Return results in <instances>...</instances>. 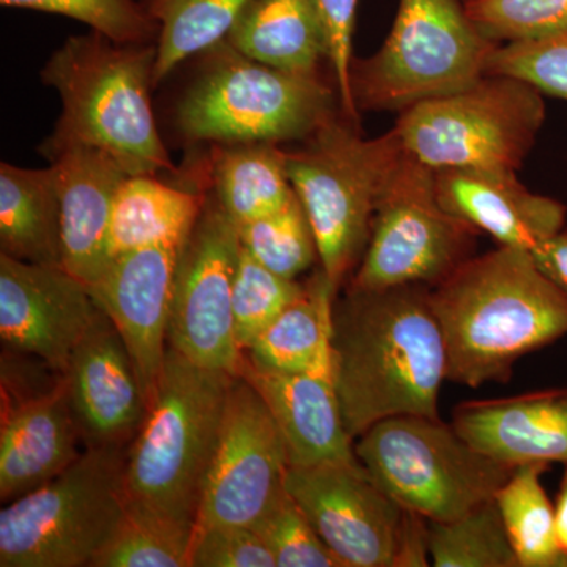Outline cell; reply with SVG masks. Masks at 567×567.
Listing matches in <instances>:
<instances>
[{"mask_svg": "<svg viewBox=\"0 0 567 567\" xmlns=\"http://www.w3.org/2000/svg\"><path fill=\"white\" fill-rule=\"evenodd\" d=\"M240 377L270 410L289 451L290 465L353 458L331 372H279L245 357Z\"/></svg>", "mask_w": 567, "mask_h": 567, "instance_id": "7402d4cb", "label": "cell"}, {"mask_svg": "<svg viewBox=\"0 0 567 567\" xmlns=\"http://www.w3.org/2000/svg\"><path fill=\"white\" fill-rule=\"evenodd\" d=\"M249 0H141L158 22L153 85L158 87L182 62L227 39Z\"/></svg>", "mask_w": 567, "mask_h": 567, "instance_id": "83f0119b", "label": "cell"}, {"mask_svg": "<svg viewBox=\"0 0 567 567\" xmlns=\"http://www.w3.org/2000/svg\"><path fill=\"white\" fill-rule=\"evenodd\" d=\"M431 301L447 380L472 390L506 383L522 357L567 336V297L525 249L470 257L432 287Z\"/></svg>", "mask_w": 567, "mask_h": 567, "instance_id": "7a4b0ae2", "label": "cell"}, {"mask_svg": "<svg viewBox=\"0 0 567 567\" xmlns=\"http://www.w3.org/2000/svg\"><path fill=\"white\" fill-rule=\"evenodd\" d=\"M353 450L377 486L429 522L454 520L491 502L516 470L440 417H388L358 436Z\"/></svg>", "mask_w": 567, "mask_h": 567, "instance_id": "9c48e42d", "label": "cell"}, {"mask_svg": "<svg viewBox=\"0 0 567 567\" xmlns=\"http://www.w3.org/2000/svg\"><path fill=\"white\" fill-rule=\"evenodd\" d=\"M194 527L128 498L125 514L91 567H189Z\"/></svg>", "mask_w": 567, "mask_h": 567, "instance_id": "f546056e", "label": "cell"}, {"mask_svg": "<svg viewBox=\"0 0 567 567\" xmlns=\"http://www.w3.org/2000/svg\"><path fill=\"white\" fill-rule=\"evenodd\" d=\"M464 2H468V0H464Z\"/></svg>", "mask_w": 567, "mask_h": 567, "instance_id": "7bdbcfd3", "label": "cell"}, {"mask_svg": "<svg viewBox=\"0 0 567 567\" xmlns=\"http://www.w3.org/2000/svg\"><path fill=\"white\" fill-rule=\"evenodd\" d=\"M189 567H276L252 527L194 528Z\"/></svg>", "mask_w": 567, "mask_h": 567, "instance_id": "74e56055", "label": "cell"}, {"mask_svg": "<svg viewBox=\"0 0 567 567\" xmlns=\"http://www.w3.org/2000/svg\"><path fill=\"white\" fill-rule=\"evenodd\" d=\"M477 235L440 204L435 171L404 153L380 196L368 246L346 287H435L473 257Z\"/></svg>", "mask_w": 567, "mask_h": 567, "instance_id": "8fae6325", "label": "cell"}, {"mask_svg": "<svg viewBox=\"0 0 567 567\" xmlns=\"http://www.w3.org/2000/svg\"><path fill=\"white\" fill-rule=\"evenodd\" d=\"M466 13L496 44L567 31V0H468Z\"/></svg>", "mask_w": 567, "mask_h": 567, "instance_id": "e575fe53", "label": "cell"}, {"mask_svg": "<svg viewBox=\"0 0 567 567\" xmlns=\"http://www.w3.org/2000/svg\"><path fill=\"white\" fill-rule=\"evenodd\" d=\"M235 377L167 349L147 413L126 450L132 502L194 527Z\"/></svg>", "mask_w": 567, "mask_h": 567, "instance_id": "277c9868", "label": "cell"}, {"mask_svg": "<svg viewBox=\"0 0 567 567\" xmlns=\"http://www.w3.org/2000/svg\"><path fill=\"white\" fill-rule=\"evenodd\" d=\"M360 0H316L328 40V62L341 110L347 117L360 122V112L350 93V66L353 61V32Z\"/></svg>", "mask_w": 567, "mask_h": 567, "instance_id": "f35d334b", "label": "cell"}, {"mask_svg": "<svg viewBox=\"0 0 567 567\" xmlns=\"http://www.w3.org/2000/svg\"><path fill=\"white\" fill-rule=\"evenodd\" d=\"M305 290L306 284L274 274L240 248L233 292L235 336L240 349L245 352Z\"/></svg>", "mask_w": 567, "mask_h": 567, "instance_id": "d6a6232c", "label": "cell"}, {"mask_svg": "<svg viewBox=\"0 0 567 567\" xmlns=\"http://www.w3.org/2000/svg\"><path fill=\"white\" fill-rule=\"evenodd\" d=\"M435 567H520L495 498L450 522H429Z\"/></svg>", "mask_w": 567, "mask_h": 567, "instance_id": "4dcf8cb0", "label": "cell"}, {"mask_svg": "<svg viewBox=\"0 0 567 567\" xmlns=\"http://www.w3.org/2000/svg\"><path fill=\"white\" fill-rule=\"evenodd\" d=\"M555 509V533L561 550L567 555V465L565 475L561 477Z\"/></svg>", "mask_w": 567, "mask_h": 567, "instance_id": "b9f144b4", "label": "cell"}, {"mask_svg": "<svg viewBox=\"0 0 567 567\" xmlns=\"http://www.w3.org/2000/svg\"><path fill=\"white\" fill-rule=\"evenodd\" d=\"M286 488L346 567H393L404 509L357 457L289 465Z\"/></svg>", "mask_w": 567, "mask_h": 567, "instance_id": "5bb4252c", "label": "cell"}, {"mask_svg": "<svg viewBox=\"0 0 567 567\" xmlns=\"http://www.w3.org/2000/svg\"><path fill=\"white\" fill-rule=\"evenodd\" d=\"M182 248L137 249L114 257L87 286L132 354L145 404H151L169 342L175 270Z\"/></svg>", "mask_w": 567, "mask_h": 567, "instance_id": "2e32d148", "label": "cell"}, {"mask_svg": "<svg viewBox=\"0 0 567 567\" xmlns=\"http://www.w3.org/2000/svg\"><path fill=\"white\" fill-rule=\"evenodd\" d=\"M360 122L339 111L300 151L287 152V173L308 213L320 271L338 295L360 264L380 196L404 156L391 128L368 140Z\"/></svg>", "mask_w": 567, "mask_h": 567, "instance_id": "5b68a950", "label": "cell"}, {"mask_svg": "<svg viewBox=\"0 0 567 567\" xmlns=\"http://www.w3.org/2000/svg\"><path fill=\"white\" fill-rule=\"evenodd\" d=\"M333 292L322 271L306 282L305 293L287 306L254 339L245 357L259 368L279 372H331Z\"/></svg>", "mask_w": 567, "mask_h": 567, "instance_id": "484cf974", "label": "cell"}, {"mask_svg": "<svg viewBox=\"0 0 567 567\" xmlns=\"http://www.w3.org/2000/svg\"><path fill=\"white\" fill-rule=\"evenodd\" d=\"M453 425L470 445L509 465H567V388L470 401Z\"/></svg>", "mask_w": 567, "mask_h": 567, "instance_id": "44dd1931", "label": "cell"}, {"mask_svg": "<svg viewBox=\"0 0 567 567\" xmlns=\"http://www.w3.org/2000/svg\"><path fill=\"white\" fill-rule=\"evenodd\" d=\"M100 308L87 286L61 265L0 254V338L63 374Z\"/></svg>", "mask_w": 567, "mask_h": 567, "instance_id": "9a60e30c", "label": "cell"}, {"mask_svg": "<svg viewBox=\"0 0 567 567\" xmlns=\"http://www.w3.org/2000/svg\"><path fill=\"white\" fill-rule=\"evenodd\" d=\"M254 529L274 555L276 567H346L317 535L289 492Z\"/></svg>", "mask_w": 567, "mask_h": 567, "instance_id": "d590c367", "label": "cell"}, {"mask_svg": "<svg viewBox=\"0 0 567 567\" xmlns=\"http://www.w3.org/2000/svg\"><path fill=\"white\" fill-rule=\"evenodd\" d=\"M488 74L516 78L543 95L567 100V31L498 44L488 62Z\"/></svg>", "mask_w": 567, "mask_h": 567, "instance_id": "8d00e7d4", "label": "cell"}, {"mask_svg": "<svg viewBox=\"0 0 567 567\" xmlns=\"http://www.w3.org/2000/svg\"><path fill=\"white\" fill-rule=\"evenodd\" d=\"M226 41L252 61L292 73H319L328 59L316 0H249Z\"/></svg>", "mask_w": 567, "mask_h": 567, "instance_id": "603a6c76", "label": "cell"}, {"mask_svg": "<svg viewBox=\"0 0 567 567\" xmlns=\"http://www.w3.org/2000/svg\"><path fill=\"white\" fill-rule=\"evenodd\" d=\"M546 121L543 93L505 74L416 104L393 126L402 148L434 171L517 173Z\"/></svg>", "mask_w": 567, "mask_h": 567, "instance_id": "30bf717a", "label": "cell"}, {"mask_svg": "<svg viewBox=\"0 0 567 567\" xmlns=\"http://www.w3.org/2000/svg\"><path fill=\"white\" fill-rule=\"evenodd\" d=\"M289 465L270 410L244 377H235L194 528L256 527L286 494Z\"/></svg>", "mask_w": 567, "mask_h": 567, "instance_id": "4fadbf2b", "label": "cell"}, {"mask_svg": "<svg viewBox=\"0 0 567 567\" xmlns=\"http://www.w3.org/2000/svg\"><path fill=\"white\" fill-rule=\"evenodd\" d=\"M548 464L517 465L495 495L507 537L520 567H567L555 533V509L543 475Z\"/></svg>", "mask_w": 567, "mask_h": 567, "instance_id": "f1b7e54d", "label": "cell"}, {"mask_svg": "<svg viewBox=\"0 0 567 567\" xmlns=\"http://www.w3.org/2000/svg\"><path fill=\"white\" fill-rule=\"evenodd\" d=\"M431 289L423 284L385 290L344 287L336 298L331 363L353 440L388 417H440L447 353Z\"/></svg>", "mask_w": 567, "mask_h": 567, "instance_id": "6da1fadb", "label": "cell"}, {"mask_svg": "<svg viewBox=\"0 0 567 567\" xmlns=\"http://www.w3.org/2000/svg\"><path fill=\"white\" fill-rule=\"evenodd\" d=\"M532 254L537 267L557 284L558 289L567 297V224L554 237L537 246Z\"/></svg>", "mask_w": 567, "mask_h": 567, "instance_id": "60d3db41", "label": "cell"}, {"mask_svg": "<svg viewBox=\"0 0 567 567\" xmlns=\"http://www.w3.org/2000/svg\"><path fill=\"white\" fill-rule=\"evenodd\" d=\"M210 182L213 196L237 226L281 210L297 196L287 152L276 144L219 145Z\"/></svg>", "mask_w": 567, "mask_h": 567, "instance_id": "4316f807", "label": "cell"}, {"mask_svg": "<svg viewBox=\"0 0 567 567\" xmlns=\"http://www.w3.org/2000/svg\"><path fill=\"white\" fill-rule=\"evenodd\" d=\"M158 175H128L115 194L111 257L137 249L183 248L203 212L207 194L178 188Z\"/></svg>", "mask_w": 567, "mask_h": 567, "instance_id": "d4e9b609", "label": "cell"}, {"mask_svg": "<svg viewBox=\"0 0 567 567\" xmlns=\"http://www.w3.org/2000/svg\"><path fill=\"white\" fill-rule=\"evenodd\" d=\"M0 251L21 262L62 267L61 197L52 164H0Z\"/></svg>", "mask_w": 567, "mask_h": 567, "instance_id": "cb8c5ba5", "label": "cell"}, {"mask_svg": "<svg viewBox=\"0 0 567 567\" xmlns=\"http://www.w3.org/2000/svg\"><path fill=\"white\" fill-rule=\"evenodd\" d=\"M156 44H118L102 33L70 37L41 69L62 114L41 153L85 145L126 175L177 174L152 111Z\"/></svg>", "mask_w": 567, "mask_h": 567, "instance_id": "3957f363", "label": "cell"}, {"mask_svg": "<svg viewBox=\"0 0 567 567\" xmlns=\"http://www.w3.org/2000/svg\"><path fill=\"white\" fill-rule=\"evenodd\" d=\"M435 189L447 213L499 246L533 252L566 226L565 205L529 192L517 173L435 171Z\"/></svg>", "mask_w": 567, "mask_h": 567, "instance_id": "d6986e66", "label": "cell"}, {"mask_svg": "<svg viewBox=\"0 0 567 567\" xmlns=\"http://www.w3.org/2000/svg\"><path fill=\"white\" fill-rule=\"evenodd\" d=\"M237 229L241 248L282 278L298 279L320 260L315 229L298 196L281 210Z\"/></svg>", "mask_w": 567, "mask_h": 567, "instance_id": "1f68e13d", "label": "cell"}, {"mask_svg": "<svg viewBox=\"0 0 567 567\" xmlns=\"http://www.w3.org/2000/svg\"><path fill=\"white\" fill-rule=\"evenodd\" d=\"M204 69L177 107L178 132L216 145L306 141L341 110L319 73H292L252 61L226 40L207 51Z\"/></svg>", "mask_w": 567, "mask_h": 567, "instance_id": "8992f818", "label": "cell"}, {"mask_svg": "<svg viewBox=\"0 0 567 567\" xmlns=\"http://www.w3.org/2000/svg\"><path fill=\"white\" fill-rule=\"evenodd\" d=\"M128 446L87 447L65 472L0 511V566L91 567L121 524Z\"/></svg>", "mask_w": 567, "mask_h": 567, "instance_id": "ba28073f", "label": "cell"}, {"mask_svg": "<svg viewBox=\"0 0 567 567\" xmlns=\"http://www.w3.org/2000/svg\"><path fill=\"white\" fill-rule=\"evenodd\" d=\"M47 158L61 197L62 267L91 286L111 264L112 208L128 175L106 153L85 145H69Z\"/></svg>", "mask_w": 567, "mask_h": 567, "instance_id": "ffe728a7", "label": "cell"}, {"mask_svg": "<svg viewBox=\"0 0 567 567\" xmlns=\"http://www.w3.org/2000/svg\"><path fill=\"white\" fill-rule=\"evenodd\" d=\"M237 224L216 197L183 245L175 270L169 347L193 363L240 375L245 352L235 336L233 292L240 257Z\"/></svg>", "mask_w": 567, "mask_h": 567, "instance_id": "7c38bea8", "label": "cell"}, {"mask_svg": "<svg viewBox=\"0 0 567 567\" xmlns=\"http://www.w3.org/2000/svg\"><path fill=\"white\" fill-rule=\"evenodd\" d=\"M498 44L488 40L461 0H399L382 48L350 66L358 112H404L465 91L488 74Z\"/></svg>", "mask_w": 567, "mask_h": 567, "instance_id": "52a82bcc", "label": "cell"}, {"mask_svg": "<svg viewBox=\"0 0 567 567\" xmlns=\"http://www.w3.org/2000/svg\"><path fill=\"white\" fill-rule=\"evenodd\" d=\"M0 6L70 18L118 44H156L159 35L141 0H0Z\"/></svg>", "mask_w": 567, "mask_h": 567, "instance_id": "836d02e7", "label": "cell"}, {"mask_svg": "<svg viewBox=\"0 0 567 567\" xmlns=\"http://www.w3.org/2000/svg\"><path fill=\"white\" fill-rule=\"evenodd\" d=\"M62 375L85 447L128 446L147 404L132 354L102 309Z\"/></svg>", "mask_w": 567, "mask_h": 567, "instance_id": "e0dca14e", "label": "cell"}, {"mask_svg": "<svg viewBox=\"0 0 567 567\" xmlns=\"http://www.w3.org/2000/svg\"><path fill=\"white\" fill-rule=\"evenodd\" d=\"M87 450L65 379L29 395L2 393L0 499L10 503L65 472Z\"/></svg>", "mask_w": 567, "mask_h": 567, "instance_id": "ac0fdd59", "label": "cell"}, {"mask_svg": "<svg viewBox=\"0 0 567 567\" xmlns=\"http://www.w3.org/2000/svg\"><path fill=\"white\" fill-rule=\"evenodd\" d=\"M431 566L429 551V520L404 509L401 528H399L393 567Z\"/></svg>", "mask_w": 567, "mask_h": 567, "instance_id": "ab89813d", "label": "cell"}]
</instances>
